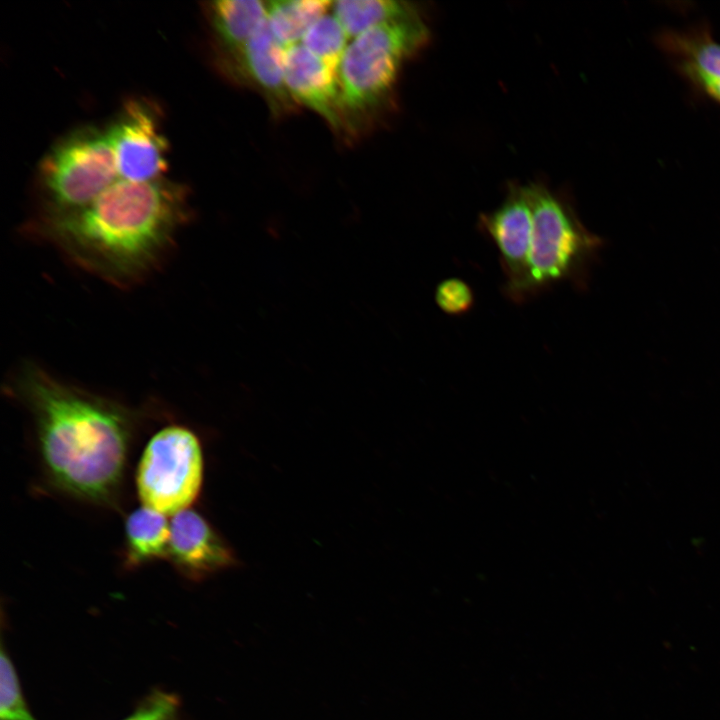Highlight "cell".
<instances>
[{
    "label": "cell",
    "instance_id": "6da1fadb",
    "mask_svg": "<svg viewBox=\"0 0 720 720\" xmlns=\"http://www.w3.org/2000/svg\"><path fill=\"white\" fill-rule=\"evenodd\" d=\"M188 216L182 185L165 177L119 179L78 209L44 213L37 231L82 268L120 285L152 268Z\"/></svg>",
    "mask_w": 720,
    "mask_h": 720
},
{
    "label": "cell",
    "instance_id": "7a4b0ae2",
    "mask_svg": "<svg viewBox=\"0 0 720 720\" xmlns=\"http://www.w3.org/2000/svg\"><path fill=\"white\" fill-rule=\"evenodd\" d=\"M15 386L34 416L42 459L52 480L81 498L109 500L123 474L132 413L34 366L22 370Z\"/></svg>",
    "mask_w": 720,
    "mask_h": 720
},
{
    "label": "cell",
    "instance_id": "3957f363",
    "mask_svg": "<svg viewBox=\"0 0 720 720\" xmlns=\"http://www.w3.org/2000/svg\"><path fill=\"white\" fill-rule=\"evenodd\" d=\"M428 38L420 14L379 25L353 38L338 68L343 119L366 115L382 104L404 60L421 49Z\"/></svg>",
    "mask_w": 720,
    "mask_h": 720
},
{
    "label": "cell",
    "instance_id": "277c9868",
    "mask_svg": "<svg viewBox=\"0 0 720 720\" xmlns=\"http://www.w3.org/2000/svg\"><path fill=\"white\" fill-rule=\"evenodd\" d=\"M524 187L532 214L531 296L560 282L585 288L603 240L585 228L567 200L542 184Z\"/></svg>",
    "mask_w": 720,
    "mask_h": 720
},
{
    "label": "cell",
    "instance_id": "5b68a950",
    "mask_svg": "<svg viewBox=\"0 0 720 720\" xmlns=\"http://www.w3.org/2000/svg\"><path fill=\"white\" fill-rule=\"evenodd\" d=\"M44 213L78 209L119 180L107 128L84 126L66 134L40 163Z\"/></svg>",
    "mask_w": 720,
    "mask_h": 720
},
{
    "label": "cell",
    "instance_id": "8992f818",
    "mask_svg": "<svg viewBox=\"0 0 720 720\" xmlns=\"http://www.w3.org/2000/svg\"><path fill=\"white\" fill-rule=\"evenodd\" d=\"M203 458L197 437L188 429L169 426L148 442L140 459L136 483L141 501L162 514L188 508L200 491Z\"/></svg>",
    "mask_w": 720,
    "mask_h": 720
},
{
    "label": "cell",
    "instance_id": "52a82bcc",
    "mask_svg": "<svg viewBox=\"0 0 720 720\" xmlns=\"http://www.w3.org/2000/svg\"><path fill=\"white\" fill-rule=\"evenodd\" d=\"M479 225L498 249L506 296L526 300L531 296L532 214L525 187L512 185L499 207L479 217Z\"/></svg>",
    "mask_w": 720,
    "mask_h": 720
},
{
    "label": "cell",
    "instance_id": "ba28073f",
    "mask_svg": "<svg viewBox=\"0 0 720 720\" xmlns=\"http://www.w3.org/2000/svg\"><path fill=\"white\" fill-rule=\"evenodd\" d=\"M107 129L120 179L148 182L164 177L168 142L148 104L128 102Z\"/></svg>",
    "mask_w": 720,
    "mask_h": 720
},
{
    "label": "cell",
    "instance_id": "9c48e42d",
    "mask_svg": "<svg viewBox=\"0 0 720 720\" xmlns=\"http://www.w3.org/2000/svg\"><path fill=\"white\" fill-rule=\"evenodd\" d=\"M169 558L177 569L192 580L232 566L230 547L206 520L193 510L176 513L170 523Z\"/></svg>",
    "mask_w": 720,
    "mask_h": 720
},
{
    "label": "cell",
    "instance_id": "30bf717a",
    "mask_svg": "<svg viewBox=\"0 0 720 720\" xmlns=\"http://www.w3.org/2000/svg\"><path fill=\"white\" fill-rule=\"evenodd\" d=\"M285 83L295 103L317 113L337 132L344 129L338 73L301 44L285 50Z\"/></svg>",
    "mask_w": 720,
    "mask_h": 720
},
{
    "label": "cell",
    "instance_id": "8fae6325",
    "mask_svg": "<svg viewBox=\"0 0 720 720\" xmlns=\"http://www.w3.org/2000/svg\"><path fill=\"white\" fill-rule=\"evenodd\" d=\"M285 48L270 31L267 21L229 60L235 73L256 88L275 115L287 114L296 104L285 83Z\"/></svg>",
    "mask_w": 720,
    "mask_h": 720
},
{
    "label": "cell",
    "instance_id": "7c38bea8",
    "mask_svg": "<svg viewBox=\"0 0 720 720\" xmlns=\"http://www.w3.org/2000/svg\"><path fill=\"white\" fill-rule=\"evenodd\" d=\"M216 40L229 59L235 56L266 22V4L258 0L213 1L208 8Z\"/></svg>",
    "mask_w": 720,
    "mask_h": 720
},
{
    "label": "cell",
    "instance_id": "4fadbf2b",
    "mask_svg": "<svg viewBox=\"0 0 720 720\" xmlns=\"http://www.w3.org/2000/svg\"><path fill=\"white\" fill-rule=\"evenodd\" d=\"M660 41L692 82L720 80V43L706 31L665 33Z\"/></svg>",
    "mask_w": 720,
    "mask_h": 720
},
{
    "label": "cell",
    "instance_id": "5bb4252c",
    "mask_svg": "<svg viewBox=\"0 0 720 720\" xmlns=\"http://www.w3.org/2000/svg\"><path fill=\"white\" fill-rule=\"evenodd\" d=\"M125 531L128 564L137 565L169 555L170 525L164 514L141 507L129 515Z\"/></svg>",
    "mask_w": 720,
    "mask_h": 720
},
{
    "label": "cell",
    "instance_id": "9a60e30c",
    "mask_svg": "<svg viewBox=\"0 0 720 720\" xmlns=\"http://www.w3.org/2000/svg\"><path fill=\"white\" fill-rule=\"evenodd\" d=\"M266 4V21L277 41L286 49L300 44L308 29L332 7L327 0H277Z\"/></svg>",
    "mask_w": 720,
    "mask_h": 720
},
{
    "label": "cell",
    "instance_id": "2e32d148",
    "mask_svg": "<svg viewBox=\"0 0 720 720\" xmlns=\"http://www.w3.org/2000/svg\"><path fill=\"white\" fill-rule=\"evenodd\" d=\"M331 8L349 38L379 25L419 14L411 3L396 0H341L333 2Z\"/></svg>",
    "mask_w": 720,
    "mask_h": 720
},
{
    "label": "cell",
    "instance_id": "e0dca14e",
    "mask_svg": "<svg viewBox=\"0 0 720 720\" xmlns=\"http://www.w3.org/2000/svg\"><path fill=\"white\" fill-rule=\"evenodd\" d=\"M350 39L333 14H325L305 33L300 44L338 73Z\"/></svg>",
    "mask_w": 720,
    "mask_h": 720
},
{
    "label": "cell",
    "instance_id": "ac0fdd59",
    "mask_svg": "<svg viewBox=\"0 0 720 720\" xmlns=\"http://www.w3.org/2000/svg\"><path fill=\"white\" fill-rule=\"evenodd\" d=\"M1 643L0 654V720H37L24 696L14 663Z\"/></svg>",
    "mask_w": 720,
    "mask_h": 720
},
{
    "label": "cell",
    "instance_id": "d6986e66",
    "mask_svg": "<svg viewBox=\"0 0 720 720\" xmlns=\"http://www.w3.org/2000/svg\"><path fill=\"white\" fill-rule=\"evenodd\" d=\"M121 720H181L180 698L175 693L154 688Z\"/></svg>",
    "mask_w": 720,
    "mask_h": 720
},
{
    "label": "cell",
    "instance_id": "ffe728a7",
    "mask_svg": "<svg viewBox=\"0 0 720 720\" xmlns=\"http://www.w3.org/2000/svg\"><path fill=\"white\" fill-rule=\"evenodd\" d=\"M435 301L443 312L449 315H460L472 308L474 294L471 287L464 280L449 278L437 285Z\"/></svg>",
    "mask_w": 720,
    "mask_h": 720
},
{
    "label": "cell",
    "instance_id": "44dd1931",
    "mask_svg": "<svg viewBox=\"0 0 720 720\" xmlns=\"http://www.w3.org/2000/svg\"><path fill=\"white\" fill-rule=\"evenodd\" d=\"M695 85L720 103V80H700Z\"/></svg>",
    "mask_w": 720,
    "mask_h": 720
}]
</instances>
